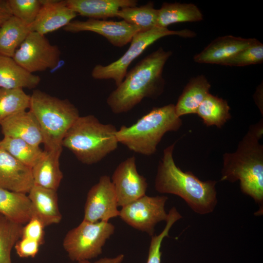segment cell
<instances>
[{"label": "cell", "instance_id": "obj_1", "mask_svg": "<svg viewBox=\"0 0 263 263\" xmlns=\"http://www.w3.org/2000/svg\"><path fill=\"white\" fill-rule=\"evenodd\" d=\"M263 133V120L252 125L239 143L236 151L223 155L221 181H240L243 193L259 206L257 215L263 214V146L259 143Z\"/></svg>", "mask_w": 263, "mask_h": 263}, {"label": "cell", "instance_id": "obj_2", "mask_svg": "<svg viewBox=\"0 0 263 263\" xmlns=\"http://www.w3.org/2000/svg\"><path fill=\"white\" fill-rule=\"evenodd\" d=\"M172 52L159 48L127 72L122 82L109 94L107 103L115 114L128 112L145 98H155L163 92L164 67Z\"/></svg>", "mask_w": 263, "mask_h": 263}, {"label": "cell", "instance_id": "obj_3", "mask_svg": "<svg viewBox=\"0 0 263 263\" xmlns=\"http://www.w3.org/2000/svg\"><path fill=\"white\" fill-rule=\"evenodd\" d=\"M175 143L163 151L155 179L156 190L161 193L177 195L195 213L213 212L217 204L215 181H202L191 171H183L175 163L173 151Z\"/></svg>", "mask_w": 263, "mask_h": 263}, {"label": "cell", "instance_id": "obj_4", "mask_svg": "<svg viewBox=\"0 0 263 263\" xmlns=\"http://www.w3.org/2000/svg\"><path fill=\"white\" fill-rule=\"evenodd\" d=\"M117 131L114 125L103 124L93 115L80 116L65 135L62 147L82 163L95 164L117 149Z\"/></svg>", "mask_w": 263, "mask_h": 263}, {"label": "cell", "instance_id": "obj_5", "mask_svg": "<svg viewBox=\"0 0 263 263\" xmlns=\"http://www.w3.org/2000/svg\"><path fill=\"white\" fill-rule=\"evenodd\" d=\"M182 124L175 113V105L169 104L154 107L130 126L123 125L117 131L119 143L135 152L151 155L164 134L178 131Z\"/></svg>", "mask_w": 263, "mask_h": 263}, {"label": "cell", "instance_id": "obj_6", "mask_svg": "<svg viewBox=\"0 0 263 263\" xmlns=\"http://www.w3.org/2000/svg\"><path fill=\"white\" fill-rule=\"evenodd\" d=\"M29 109L39 125L45 150L62 149L65 135L80 116L77 108L68 99L35 90L30 95Z\"/></svg>", "mask_w": 263, "mask_h": 263}, {"label": "cell", "instance_id": "obj_7", "mask_svg": "<svg viewBox=\"0 0 263 263\" xmlns=\"http://www.w3.org/2000/svg\"><path fill=\"white\" fill-rule=\"evenodd\" d=\"M114 230L115 226L109 222L82 220L67 233L63 241V248L73 262L90 261L102 253Z\"/></svg>", "mask_w": 263, "mask_h": 263}, {"label": "cell", "instance_id": "obj_8", "mask_svg": "<svg viewBox=\"0 0 263 263\" xmlns=\"http://www.w3.org/2000/svg\"><path fill=\"white\" fill-rule=\"evenodd\" d=\"M195 35L188 29L174 31L158 26L146 32H138L133 37L129 48L122 56L107 65H95L92 71V76L95 79H113L117 87L124 79L131 63L158 39L171 35L192 38Z\"/></svg>", "mask_w": 263, "mask_h": 263}, {"label": "cell", "instance_id": "obj_9", "mask_svg": "<svg viewBox=\"0 0 263 263\" xmlns=\"http://www.w3.org/2000/svg\"><path fill=\"white\" fill-rule=\"evenodd\" d=\"M61 52L45 37L31 32L16 50L13 58L19 65L33 74L55 68L59 63Z\"/></svg>", "mask_w": 263, "mask_h": 263}, {"label": "cell", "instance_id": "obj_10", "mask_svg": "<svg viewBox=\"0 0 263 263\" xmlns=\"http://www.w3.org/2000/svg\"><path fill=\"white\" fill-rule=\"evenodd\" d=\"M168 199L164 195H145L122 207L119 217L130 226L152 236L156 224L167 219L165 206Z\"/></svg>", "mask_w": 263, "mask_h": 263}, {"label": "cell", "instance_id": "obj_11", "mask_svg": "<svg viewBox=\"0 0 263 263\" xmlns=\"http://www.w3.org/2000/svg\"><path fill=\"white\" fill-rule=\"evenodd\" d=\"M118 207L111 179L108 175H102L87 193L83 220L109 222L110 219L119 216Z\"/></svg>", "mask_w": 263, "mask_h": 263}, {"label": "cell", "instance_id": "obj_12", "mask_svg": "<svg viewBox=\"0 0 263 263\" xmlns=\"http://www.w3.org/2000/svg\"><path fill=\"white\" fill-rule=\"evenodd\" d=\"M117 197L118 206L123 207L146 195L148 184L137 171L134 156L121 162L111 179Z\"/></svg>", "mask_w": 263, "mask_h": 263}, {"label": "cell", "instance_id": "obj_13", "mask_svg": "<svg viewBox=\"0 0 263 263\" xmlns=\"http://www.w3.org/2000/svg\"><path fill=\"white\" fill-rule=\"evenodd\" d=\"M63 29L72 33L93 32L102 35L113 45L119 47L131 42L133 37L140 32L138 27L124 20L117 21L91 19L72 20Z\"/></svg>", "mask_w": 263, "mask_h": 263}, {"label": "cell", "instance_id": "obj_14", "mask_svg": "<svg viewBox=\"0 0 263 263\" xmlns=\"http://www.w3.org/2000/svg\"><path fill=\"white\" fill-rule=\"evenodd\" d=\"M77 15L67 5L66 0H42V5L34 21L32 32L45 35L64 28Z\"/></svg>", "mask_w": 263, "mask_h": 263}, {"label": "cell", "instance_id": "obj_15", "mask_svg": "<svg viewBox=\"0 0 263 263\" xmlns=\"http://www.w3.org/2000/svg\"><path fill=\"white\" fill-rule=\"evenodd\" d=\"M34 185L31 168L0 147V188L27 194Z\"/></svg>", "mask_w": 263, "mask_h": 263}, {"label": "cell", "instance_id": "obj_16", "mask_svg": "<svg viewBox=\"0 0 263 263\" xmlns=\"http://www.w3.org/2000/svg\"><path fill=\"white\" fill-rule=\"evenodd\" d=\"M256 40L255 38H245L230 35L220 37L194 56L193 59L199 63L222 65L224 62Z\"/></svg>", "mask_w": 263, "mask_h": 263}, {"label": "cell", "instance_id": "obj_17", "mask_svg": "<svg viewBox=\"0 0 263 263\" xmlns=\"http://www.w3.org/2000/svg\"><path fill=\"white\" fill-rule=\"evenodd\" d=\"M0 127L4 136L21 139L36 146L43 144L39 125L30 110L8 117L0 123Z\"/></svg>", "mask_w": 263, "mask_h": 263}, {"label": "cell", "instance_id": "obj_18", "mask_svg": "<svg viewBox=\"0 0 263 263\" xmlns=\"http://www.w3.org/2000/svg\"><path fill=\"white\" fill-rule=\"evenodd\" d=\"M68 6L77 15L89 19L116 17L121 8L136 6L135 0H66Z\"/></svg>", "mask_w": 263, "mask_h": 263}, {"label": "cell", "instance_id": "obj_19", "mask_svg": "<svg viewBox=\"0 0 263 263\" xmlns=\"http://www.w3.org/2000/svg\"><path fill=\"white\" fill-rule=\"evenodd\" d=\"M27 195L34 215L45 227L60 223L62 215L58 207L56 190L34 185Z\"/></svg>", "mask_w": 263, "mask_h": 263}, {"label": "cell", "instance_id": "obj_20", "mask_svg": "<svg viewBox=\"0 0 263 263\" xmlns=\"http://www.w3.org/2000/svg\"><path fill=\"white\" fill-rule=\"evenodd\" d=\"M44 150L43 156L31 169L34 184L57 191L63 176L59 165L62 149Z\"/></svg>", "mask_w": 263, "mask_h": 263}, {"label": "cell", "instance_id": "obj_21", "mask_svg": "<svg viewBox=\"0 0 263 263\" xmlns=\"http://www.w3.org/2000/svg\"><path fill=\"white\" fill-rule=\"evenodd\" d=\"M40 81L39 76L26 70L13 57L0 55V88L31 89Z\"/></svg>", "mask_w": 263, "mask_h": 263}, {"label": "cell", "instance_id": "obj_22", "mask_svg": "<svg viewBox=\"0 0 263 263\" xmlns=\"http://www.w3.org/2000/svg\"><path fill=\"white\" fill-rule=\"evenodd\" d=\"M0 214L24 225L34 215V212L27 194L0 188Z\"/></svg>", "mask_w": 263, "mask_h": 263}, {"label": "cell", "instance_id": "obj_23", "mask_svg": "<svg viewBox=\"0 0 263 263\" xmlns=\"http://www.w3.org/2000/svg\"><path fill=\"white\" fill-rule=\"evenodd\" d=\"M211 85L204 75L191 78L185 87L175 105L176 115L196 113L202 101L209 93Z\"/></svg>", "mask_w": 263, "mask_h": 263}, {"label": "cell", "instance_id": "obj_24", "mask_svg": "<svg viewBox=\"0 0 263 263\" xmlns=\"http://www.w3.org/2000/svg\"><path fill=\"white\" fill-rule=\"evenodd\" d=\"M31 32L30 25L14 16L10 17L0 27V55L13 57Z\"/></svg>", "mask_w": 263, "mask_h": 263}, {"label": "cell", "instance_id": "obj_25", "mask_svg": "<svg viewBox=\"0 0 263 263\" xmlns=\"http://www.w3.org/2000/svg\"><path fill=\"white\" fill-rule=\"evenodd\" d=\"M203 19V14L193 3L164 2L158 9L157 26L168 28L173 23L197 22Z\"/></svg>", "mask_w": 263, "mask_h": 263}, {"label": "cell", "instance_id": "obj_26", "mask_svg": "<svg viewBox=\"0 0 263 263\" xmlns=\"http://www.w3.org/2000/svg\"><path fill=\"white\" fill-rule=\"evenodd\" d=\"M226 100L209 93L198 107L196 113L207 126L221 128L231 118Z\"/></svg>", "mask_w": 263, "mask_h": 263}, {"label": "cell", "instance_id": "obj_27", "mask_svg": "<svg viewBox=\"0 0 263 263\" xmlns=\"http://www.w3.org/2000/svg\"><path fill=\"white\" fill-rule=\"evenodd\" d=\"M158 9L154 8L153 2L139 7L120 9L116 17L138 27L140 32H146L157 26Z\"/></svg>", "mask_w": 263, "mask_h": 263}, {"label": "cell", "instance_id": "obj_28", "mask_svg": "<svg viewBox=\"0 0 263 263\" xmlns=\"http://www.w3.org/2000/svg\"><path fill=\"white\" fill-rule=\"evenodd\" d=\"M0 147L24 165L32 168L43 156L45 150L39 146L32 145L23 140L4 136Z\"/></svg>", "mask_w": 263, "mask_h": 263}, {"label": "cell", "instance_id": "obj_29", "mask_svg": "<svg viewBox=\"0 0 263 263\" xmlns=\"http://www.w3.org/2000/svg\"><path fill=\"white\" fill-rule=\"evenodd\" d=\"M30 95L23 89L0 88V124L6 118L29 109Z\"/></svg>", "mask_w": 263, "mask_h": 263}, {"label": "cell", "instance_id": "obj_30", "mask_svg": "<svg viewBox=\"0 0 263 263\" xmlns=\"http://www.w3.org/2000/svg\"><path fill=\"white\" fill-rule=\"evenodd\" d=\"M23 225L0 214V263H12L11 251L21 237Z\"/></svg>", "mask_w": 263, "mask_h": 263}, {"label": "cell", "instance_id": "obj_31", "mask_svg": "<svg viewBox=\"0 0 263 263\" xmlns=\"http://www.w3.org/2000/svg\"><path fill=\"white\" fill-rule=\"evenodd\" d=\"M166 224L162 231L159 235L151 236L149 249L148 256L146 263H161L162 252L161 247L164 239L169 237V233L173 225L182 216L176 207H172L168 213Z\"/></svg>", "mask_w": 263, "mask_h": 263}, {"label": "cell", "instance_id": "obj_32", "mask_svg": "<svg viewBox=\"0 0 263 263\" xmlns=\"http://www.w3.org/2000/svg\"><path fill=\"white\" fill-rule=\"evenodd\" d=\"M263 61V44L258 40L224 62L222 65L244 66Z\"/></svg>", "mask_w": 263, "mask_h": 263}, {"label": "cell", "instance_id": "obj_33", "mask_svg": "<svg viewBox=\"0 0 263 263\" xmlns=\"http://www.w3.org/2000/svg\"><path fill=\"white\" fill-rule=\"evenodd\" d=\"M12 14L25 24L31 25L42 5V0H8Z\"/></svg>", "mask_w": 263, "mask_h": 263}, {"label": "cell", "instance_id": "obj_34", "mask_svg": "<svg viewBox=\"0 0 263 263\" xmlns=\"http://www.w3.org/2000/svg\"><path fill=\"white\" fill-rule=\"evenodd\" d=\"M44 227L42 222L34 215L23 225L21 237L36 241L42 245L44 242Z\"/></svg>", "mask_w": 263, "mask_h": 263}, {"label": "cell", "instance_id": "obj_35", "mask_svg": "<svg viewBox=\"0 0 263 263\" xmlns=\"http://www.w3.org/2000/svg\"><path fill=\"white\" fill-rule=\"evenodd\" d=\"M40 245L36 241L21 237L16 243L14 248L17 254L20 258H34L38 254Z\"/></svg>", "mask_w": 263, "mask_h": 263}, {"label": "cell", "instance_id": "obj_36", "mask_svg": "<svg viewBox=\"0 0 263 263\" xmlns=\"http://www.w3.org/2000/svg\"><path fill=\"white\" fill-rule=\"evenodd\" d=\"M12 14L8 0H0V27Z\"/></svg>", "mask_w": 263, "mask_h": 263}, {"label": "cell", "instance_id": "obj_37", "mask_svg": "<svg viewBox=\"0 0 263 263\" xmlns=\"http://www.w3.org/2000/svg\"><path fill=\"white\" fill-rule=\"evenodd\" d=\"M124 259V255L123 254H120L113 257L102 258L94 262H91L89 260H85L69 263H122Z\"/></svg>", "mask_w": 263, "mask_h": 263}, {"label": "cell", "instance_id": "obj_38", "mask_svg": "<svg viewBox=\"0 0 263 263\" xmlns=\"http://www.w3.org/2000/svg\"></svg>", "mask_w": 263, "mask_h": 263}]
</instances>
